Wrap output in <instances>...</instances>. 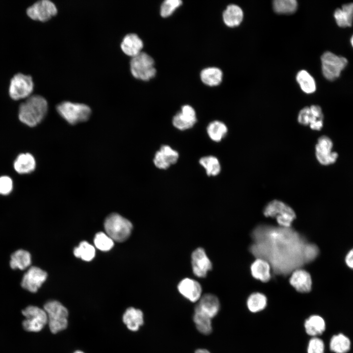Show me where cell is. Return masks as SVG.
<instances>
[{
	"label": "cell",
	"instance_id": "obj_7",
	"mask_svg": "<svg viewBox=\"0 0 353 353\" xmlns=\"http://www.w3.org/2000/svg\"><path fill=\"white\" fill-rule=\"evenodd\" d=\"M322 73L328 80L333 81L339 77L348 64L347 59L330 51H326L321 58Z\"/></svg>",
	"mask_w": 353,
	"mask_h": 353
},
{
	"label": "cell",
	"instance_id": "obj_34",
	"mask_svg": "<svg viewBox=\"0 0 353 353\" xmlns=\"http://www.w3.org/2000/svg\"><path fill=\"white\" fill-rule=\"evenodd\" d=\"M74 255L83 260L90 261L95 255V249L94 246L86 241L81 242L79 246L74 250Z\"/></svg>",
	"mask_w": 353,
	"mask_h": 353
},
{
	"label": "cell",
	"instance_id": "obj_27",
	"mask_svg": "<svg viewBox=\"0 0 353 353\" xmlns=\"http://www.w3.org/2000/svg\"><path fill=\"white\" fill-rule=\"evenodd\" d=\"M31 262L30 253L24 250H18L11 255L10 266L13 269L23 270L28 268Z\"/></svg>",
	"mask_w": 353,
	"mask_h": 353
},
{
	"label": "cell",
	"instance_id": "obj_13",
	"mask_svg": "<svg viewBox=\"0 0 353 353\" xmlns=\"http://www.w3.org/2000/svg\"><path fill=\"white\" fill-rule=\"evenodd\" d=\"M47 277V273L41 269L32 266L24 274L22 281V287L32 293L36 292Z\"/></svg>",
	"mask_w": 353,
	"mask_h": 353
},
{
	"label": "cell",
	"instance_id": "obj_44",
	"mask_svg": "<svg viewBox=\"0 0 353 353\" xmlns=\"http://www.w3.org/2000/svg\"><path fill=\"white\" fill-rule=\"evenodd\" d=\"M350 42H351V44L352 47L353 48V35H352V36L351 38Z\"/></svg>",
	"mask_w": 353,
	"mask_h": 353
},
{
	"label": "cell",
	"instance_id": "obj_20",
	"mask_svg": "<svg viewBox=\"0 0 353 353\" xmlns=\"http://www.w3.org/2000/svg\"><path fill=\"white\" fill-rule=\"evenodd\" d=\"M143 47L142 40L134 33L126 35L121 44L122 51L127 55L134 57L141 52Z\"/></svg>",
	"mask_w": 353,
	"mask_h": 353
},
{
	"label": "cell",
	"instance_id": "obj_36",
	"mask_svg": "<svg viewBox=\"0 0 353 353\" xmlns=\"http://www.w3.org/2000/svg\"><path fill=\"white\" fill-rule=\"evenodd\" d=\"M94 242L96 248L101 251H108L114 246L113 239L106 233L102 232L96 234Z\"/></svg>",
	"mask_w": 353,
	"mask_h": 353
},
{
	"label": "cell",
	"instance_id": "obj_45",
	"mask_svg": "<svg viewBox=\"0 0 353 353\" xmlns=\"http://www.w3.org/2000/svg\"><path fill=\"white\" fill-rule=\"evenodd\" d=\"M74 353H83L81 351H77L75 352Z\"/></svg>",
	"mask_w": 353,
	"mask_h": 353
},
{
	"label": "cell",
	"instance_id": "obj_39",
	"mask_svg": "<svg viewBox=\"0 0 353 353\" xmlns=\"http://www.w3.org/2000/svg\"><path fill=\"white\" fill-rule=\"evenodd\" d=\"M153 162L156 168L162 170L167 169L172 165L169 158L159 150L155 152Z\"/></svg>",
	"mask_w": 353,
	"mask_h": 353
},
{
	"label": "cell",
	"instance_id": "obj_11",
	"mask_svg": "<svg viewBox=\"0 0 353 353\" xmlns=\"http://www.w3.org/2000/svg\"><path fill=\"white\" fill-rule=\"evenodd\" d=\"M333 143L326 135L320 137L315 145V156L318 162L323 165H328L336 162L338 154L332 151Z\"/></svg>",
	"mask_w": 353,
	"mask_h": 353
},
{
	"label": "cell",
	"instance_id": "obj_10",
	"mask_svg": "<svg viewBox=\"0 0 353 353\" xmlns=\"http://www.w3.org/2000/svg\"><path fill=\"white\" fill-rule=\"evenodd\" d=\"M297 121L301 125L309 126L312 130H320L324 124L322 108L318 105L304 107L298 113Z\"/></svg>",
	"mask_w": 353,
	"mask_h": 353
},
{
	"label": "cell",
	"instance_id": "obj_37",
	"mask_svg": "<svg viewBox=\"0 0 353 353\" xmlns=\"http://www.w3.org/2000/svg\"><path fill=\"white\" fill-rule=\"evenodd\" d=\"M182 4L180 0H166L162 4L160 14L163 17L170 16L174 11Z\"/></svg>",
	"mask_w": 353,
	"mask_h": 353
},
{
	"label": "cell",
	"instance_id": "obj_41",
	"mask_svg": "<svg viewBox=\"0 0 353 353\" xmlns=\"http://www.w3.org/2000/svg\"><path fill=\"white\" fill-rule=\"evenodd\" d=\"M164 153L170 160L172 165L176 164L179 158L178 152L172 148L170 146L167 145H162L159 150Z\"/></svg>",
	"mask_w": 353,
	"mask_h": 353
},
{
	"label": "cell",
	"instance_id": "obj_42",
	"mask_svg": "<svg viewBox=\"0 0 353 353\" xmlns=\"http://www.w3.org/2000/svg\"><path fill=\"white\" fill-rule=\"evenodd\" d=\"M345 262L348 268L353 270V248L350 250L346 253Z\"/></svg>",
	"mask_w": 353,
	"mask_h": 353
},
{
	"label": "cell",
	"instance_id": "obj_31",
	"mask_svg": "<svg viewBox=\"0 0 353 353\" xmlns=\"http://www.w3.org/2000/svg\"><path fill=\"white\" fill-rule=\"evenodd\" d=\"M351 341L343 333L333 335L329 342L330 350L335 353H346L350 349Z\"/></svg>",
	"mask_w": 353,
	"mask_h": 353
},
{
	"label": "cell",
	"instance_id": "obj_8",
	"mask_svg": "<svg viewBox=\"0 0 353 353\" xmlns=\"http://www.w3.org/2000/svg\"><path fill=\"white\" fill-rule=\"evenodd\" d=\"M34 87L31 76L22 73L15 75L11 78L9 87V94L14 100L27 98L30 96Z\"/></svg>",
	"mask_w": 353,
	"mask_h": 353
},
{
	"label": "cell",
	"instance_id": "obj_1",
	"mask_svg": "<svg viewBox=\"0 0 353 353\" xmlns=\"http://www.w3.org/2000/svg\"><path fill=\"white\" fill-rule=\"evenodd\" d=\"M48 108V102L43 97L30 96L20 106L19 120L28 126H35L44 118Z\"/></svg>",
	"mask_w": 353,
	"mask_h": 353
},
{
	"label": "cell",
	"instance_id": "obj_32",
	"mask_svg": "<svg viewBox=\"0 0 353 353\" xmlns=\"http://www.w3.org/2000/svg\"><path fill=\"white\" fill-rule=\"evenodd\" d=\"M296 80L302 91L306 94L314 93L316 88L314 78L305 70H301L296 76Z\"/></svg>",
	"mask_w": 353,
	"mask_h": 353
},
{
	"label": "cell",
	"instance_id": "obj_29",
	"mask_svg": "<svg viewBox=\"0 0 353 353\" xmlns=\"http://www.w3.org/2000/svg\"><path fill=\"white\" fill-rule=\"evenodd\" d=\"M247 306L252 313H257L263 310L267 305V298L263 293H252L247 300Z\"/></svg>",
	"mask_w": 353,
	"mask_h": 353
},
{
	"label": "cell",
	"instance_id": "obj_22",
	"mask_svg": "<svg viewBox=\"0 0 353 353\" xmlns=\"http://www.w3.org/2000/svg\"><path fill=\"white\" fill-rule=\"evenodd\" d=\"M123 321L128 329L137 331L144 323L143 313L140 309L129 307L123 315Z\"/></svg>",
	"mask_w": 353,
	"mask_h": 353
},
{
	"label": "cell",
	"instance_id": "obj_3",
	"mask_svg": "<svg viewBox=\"0 0 353 353\" xmlns=\"http://www.w3.org/2000/svg\"><path fill=\"white\" fill-rule=\"evenodd\" d=\"M56 110L60 116L71 125L85 122L91 114V110L88 105L68 101L58 104Z\"/></svg>",
	"mask_w": 353,
	"mask_h": 353
},
{
	"label": "cell",
	"instance_id": "obj_4",
	"mask_svg": "<svg viewBox=\"0 0 353 353\" xmlns=\"http://www.w3.org/2000/svg\"><path fill=\"white\" fill-rule=\"evenodd\" d=\"M48 317V324L53 333L65 329L68 325V311L60 302L56 301L48 302L44 306Z\"/></svg>",
	"mask_w": 353,
	"mask_h": 353
},
{
	"label": "cell",
	"instance_id": "obj_23",
	"mask_svg": "<svg viewBox=\"0 0 353 353\" xmlns=\"http://www.w3.org/2000/svg\"><path fill=\"white\" fill-rule=\"evenodd\" d=\"M337 25L341 27L351 26L353 22V3L345 4L337 8L333 14Z\"/></svg>",
	"mask_w": 353,
	"mask_h": 353
},
{
	"label": "cell",
	"instance_id": "obj_12",
	"mask_svg": "<svg viewBox=\"0 0 353 353\" xmlns=\"http://www.w3.org/2000/svg\"><path fill=\"white\" fill-rule=\"evenodd\" d=\"M57 12L55 5L49 0L38 1L26 10V14L30 19L41 22L48 21Z\"/></svg>",
	"mask_w": 353,
	"mask_h": 353
},
{
	"label": "cell",
	"instance_id": "obj_14",
	"mask_svg": "<svg viewBox=\"0 0 353 353\" xmlns=\"http://www.w3.org/2000/svg\"><path fill=\"white\" fill-rule=\"evenodd\" d=\"M191 264L194 274L199 277H205L212 268L210 260L202 248H198L193 252Z\"/></svg>",
	"mask_w": 353,
	"mask_h": 353
},
{
	"label": "cell",
	"instance_id": "obj_6",
	"mask_svg": "<svg viewBox=\"0 0 353 353\" xmlns=\"http://www.w3.org/2000/svg\"><path fill=\"white\" fill-rule=\"evenodd\" d=\"M153 58L145 52H141L132 57L130 69L132 76L137 79L148 80L156 74Z\"/></svg>",
	"mask_w": 353,
	"mask_h": 353
},
{
	"label": "cell",
	"instance_id": "obj_43",
	"mask_svg": "<svg viewBox=\"0 0 353 353\" xmlns=\"http://www.w3.org/2000/svg\"><path fill=\"white\" fill-rule=\"evenodd\" d=\"M195 353H210L208 350L203 349L197 350Z\"/></svg>",
	"mask_w": 353,
	"mask_h": 353
},
{
	"label": "cell",
	"instance_id": "obj_25",
	"mask_svg": "<svg viewBox=\"0 0 353 353\" xmlns=\"http://www.w3.org/2000/svg\"><path fill=\"white\" fill-rule=\"evenodd\" d=\"M35 167V159L29 153L19 154L14 163V169L19 174L31 173L34 170Z\"/></svg>",
	"mask_w": 353,
	"mask_h": 353
},
{
	"label": "cell",
	"instance_id": "obj_5",
	"mask_svg": "<svg viewBox=\"0 0 353 353\" xmlns=\"http://www.w3.org/2000/svg\"><path fill=\"white\" fill-rule=\"evenodd\" d=\"M266 217L276 218L281 227H290L296 218L293 209L284 202L274 200L268 202L263 209Z\"/></svg>",
	"mask_w": 353,
	"mask_h": 353
},
{
	"label": "cell",
	"instance_id": "obj_19",
	"mask_svg": "<svg viewBox=\"0 0 353 353\" xmlns=\"http://www.w3.org/2000/svg\"><path fill=\"white\" fill-rule=\"evenodd\" d=\"M271 265L267 260L257 258L251 266V272L254 278L266 282L271 277Z\"/></svg>",
	"mask_w": 353,
	"mask_h": 353
},
{
	"label": "cell",
	"instance_id": "obj_24",
	"mask_svg": "<svg viewBox=\"0 0 353 353\" xmlns=\"http://www.w3.org/2000/svg\"><path fill=\"white\" fill-rule=\"evenodd\" d=\"M223 21L229 27L239 25L243 19V12L242 9L235 4H230L227 6L223 14Z\"/></svg>",
	"mask_w": 353,
	"mask_h": 353
},
{
	"label": "cell",
	"instance_id": "obj_33",
	"mask_svg": "<svg viewBox=\"0 0 353 353\" xmlns=\"http://www.w3.org/2000/svg\"><path fill=\"white\" fill-rule=\"evenodd\" d=\"M193 321L197 329L202 333L209 334L212 330L211 318L198 310H194Z\"/></svg>",
	"mask_w": 353,
	"mask_h": 353
},
{
	"label": "cell",
	"instance_id": "obj_18",
	"mask_svg": "<svg viewBox=\"0 0 353 353\" xmlns=\"http://www.w3.org/2000/svg\"><path fill=\"white\" fill-rule=\"evenodd\" d=\"M220 303L218 298L212 294H205L201 296L195 309L198 310L210 318L218 313Z\"/></svg>",
	"mask_w": 353,
	"mask_h": 353
},
{
	"label": "cell",
	"instance_id": "obj_2",
	"mask_svg": "<svg viewBox=\"0 0 353 353\" xmlns=\"http://www.w3.org/2000/svg\"><path fill=\"white\" fill-rule=\"evenodd\" d=\"M104 227L106 233L113 241L121 242L129 237L133 227L127 219L117 213H112L105 219Z\"/></svg>",
	"mask_w": 353,
	"mask_h": 353
},
{
	"label": "cell",
	"instance_id": "obj_38",
	"mask_svg": "<svg viewBox=\"0 0 353 353\" xmlns=\"http://www.w3.org/2000/svg\"><path fill=\"white\" fill-rule=\"evenodd\" d=\"M325 344L323 341L318 337H312L308 341L307 353H324Z\"/></svg>",
	"mask_w": 353,
	"mask_h": 353
},
{
	"label": "cell",
	"instance_id": "obj_9",
	"mask_svg": "<svg viewBox=\"0 0 353 353\" xmlns=\"http://www.w3.org/2000/svg\"><path fill=\"white\" fill-rule=\"evenodd\" d=\"M25 319L23 322L25 330L29 332H38L48 324L47 315L44 309L30 305L22 310Z\"/></svg>",
	"mask_w": 353,
	"mask_h": 353
},
{
	"label": "cell",
	"instance_id": "obj_28",
	"mask_svg": "<svg viewBox=\"0 0 353 353\" xmlns=\"http://www.w3.org/2000/svg\"><path fill=\"white\" fill-rule=\"evenodd\" d=\"M223 77L222 71L216 67H209L202 70L201 73V79L205 84L214 86L220 84Z\"/></svg>",
	"mask_w": 353,
	"mask_h": 353
},
{
	"label": "cell",
	"instance_id": "obj_26",
	"mask_svg": "<svg viewBox=\"0 0 353 353\" xmlns=\"http://www.w3.org/2000/svg\"><path fill=\"white\" fill-rule=\"evenodd\" d=\"M206 131L211 140L220 142L227 135L228 128L224 122L215 120L208 124Z\"/></svg>",
	"mask_w": 353,
	"mask_h": 353
},
{
	"label": "cell",
	"instance_id": "obj_35",
	"mask_svg": "<svg viewBox=\"0 0 353 353\" xmlns=\"http://www.w3.org/2000/svg\"><path fill=\"white\" fill-rule=\"evenodd\" d=\"M273 7L277 13L291 14L297 10L298 2L295 0H275Z\"/></svg>",
	"mask_w": 353,
	"mask_h": 353
},
{
	"label": "cell",
	"instance_id": "obj_30",
	"mask_svg": "<svg viewBox=\"0 0 353 353\" xmlns=\"http://www.w3.org/2000/svg\"><path fill=\"white\" fill-rule=\"evenodd\" d=\"M200 164L205 169L206 175L209 176H215L221 172V166L219 159L213 155H207L201 157Z\"/></svg>",
	"mask_w": 353,
	"mask_h": 353
},
{
	"label": "cell",
	"instance_id": "obj_40",
	"mask_svg": "<svg viewBox=\"0 0 353 353\" xmlns=\"http://www.w3.org/2000/svg\"><path fill=\"white\" fill-rule=\"evenodd\" d=\"M13 188V182L10 177L8 176L0 177V194L7 195L12 191Z\"/></svg>",
	"mask_w": 353,
	"mask_h": 353
},
{
	"label": "cell",
	"instance_id": "obj_15",
	"mask_svg": "<svg viewBox=\"0 0 353 353\" xmlns=\"http://www.w3.org/2000/svg\"><path fill=\"white\" fill-rule=\"evenodd\" d=\"M197 121L195 109L189 105H183L180 112L173 118L172 124L175 127L180 130L191 128Z\"/></svg>",
	"mask_w": 353,
	"mask_h": 353
},
{
	"label": "cell",
	"instance_id": "obj_17",
	"mask_svg": "<svg viewBox=\"0 0 353 353\" xmlns=\"http://www.w3.org/2000/svg\"><path fill=\"white\" fill-rule=\"evenodd\" d=\"M177 289L184 298L192 302L199 301L202 296L201 284L196 280L190 278L182 279L177 285Z\"/></svg>",
	"mask_w": 353,
	"mask_h": 353
},
{
	"label": "cell",
	"instance_id": "obj_21",
	"mask_svg": "<svg viewBox=\"0 0 353 353\" xmlns=\"http://www.w3.org/2000/svg\"><path fill=\"white\" fill-rule=\"evenodd\" d=\"M326 327L325 320L318 315L310 316L304 323L306 333L312 337L321 335L325 331Z\"/></svg>",
	"mask_w": 353,
	"mask_h": 353
},
{
	"label": "cell",
	"instance_id": "obj_16",
	"mask_svg": "<svg viewBox=\"0 0 353 353\" xmlns=\"http://www.w3.org/2000/svg\"><path fill=\"white\" fill-rule=\"evenodd\" d=\"M289 282L300 293H308L312 288V281L310 274L301 268H297L293 271Z\"/></svg>",
	"mask_w": 353,
	"mask_h": 353
}]
</instances>
